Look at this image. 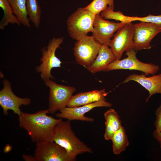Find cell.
<instances>
[{"mask_svg": "<svg viewBox=\"0 0 161 161\" xmlns=\"http://www.w3.org/2000/svg\"><path fill=\"white\" fill-rule=\"evenodd\" d=\"M105 130L104 137L106 140H111L116 131L122 126L119 115L113 109H110L104 113Z\"/></svg>", "mask_w": 161, "mask_h": 161, "instance_id": "obj_17", "label": "cell"}, {"mask_svg": "<svg viewBox=\"0 0 161 161\" xmlns=\"http://www.w3.org/2000/svg\"><path fill=\"white\" fill-rule=\"evenodd\" d=\"M22 158L24 160L26 161H37L34 156L23 154L22 155Z\"/></svg>", "mask_w": 161, "mask_h": 161, "instance_id": "obj_27", "label": "cell"}, {"mask_svg": "<svg viewBox=\"0 0 161 161\" xmlns=\"http://www.w3.org/2000/svg\"><path fill=\"white\" fill-rule=\"evenodd\" d=\"M133 49L136 51L149 49L152 39L161 32V25L140 22L134 24Z\"/></svg>", "mask_w": 161, "mask_h": 161, "instance_id": "obj_10", "label": "cell"}, {"mask_svg": "<svg viewBox=\"0 0 161 161\" xmlns=\"http://www.w3.org/2000/svg\"><path fill=\"white\" fill-rule=\"evenodd\" d=\"M29 18L36 28L40 26L41 10L38 0H26Z\"/></svg>", "mask_w": 161, "mask_h": 161, "instance_id": "obj_21", "label": "cell"}, {"mask_svg": "<svg viewBox=\"0 0 161 161\" xmlns=\"http://www.w3.org/2000/svg\"><path fill=\"white\" fill-rule=\"evenodd\" d=\"M114 0H93L88 5L84 8L94 14L100 15L103 11L109 7L114 8Z\"/></svg>", "mask_w": 161, "mask_h": 161, "instance_id": "obj_22", "label": "cell"}, {"mask_svg": "<svg viewBox=\"0 0 161 161\" xmlns=\"http://www.w3.org/2000/svg\"><path fill=\"white\" fill-rule=\"evenodd\" d=\"M64 40L62 37H53L47 47H44L41 49L42 57L40 61L41 63L36 67V69L37 72L40 73L41 78L44 81L53 78L51 72L52 68L61 66L62 62L55 55V52Z\"/></svg>", "mask_w": 161, "mask_h": 161, "instance_id": "obj_4", "label": "cell"}, {"mask_svg": "<svg viewBox=\"0 0 161 161\" xmlns=\"http://www.w3.org/2000/svg\"><path fill=\"white\" fill-rule=\"evenodd\" d=\"M101 45L92 36L87 35L77 40L73 51L78 64L85 67L91 64L97 56Z\"/></svg>", "mask_w": 161, "mask_h": 161, "instance_id": "obj_6", "label": "cell"}, {"mask_svg": "<svg viewBox=\"0 0 161 161\" xmlns=\"http://www.w3.org/2000/svg\"><path fill=\"white\" fill-rule=\"evenodd\" d=\"M114 154L119 155L125 150L129 143L125 129L122 126L116 131L111 140Z\"/></svg>", "mask_w": 161, "mask_h": 161, "instance_id": "obj_19", "label": "cell"}, {"mask_svg": "<svg viewBox=\"0 0 161 161\" xmlns=\"http://www.w3.org/2000/svg\"><path fill=\"white\" fill-rule=\"evenodd\" d=\"M11 146L8 144L5 146L4 149V151L5 153H8L11 150Z\"/></svg>", "mask_w": 161, "mask_h": 161, "instance_id": "obj_29", "label": "cell"}, {"mask_svg": "<svg viewBox=\"0 0 161 161\" xmlns=\"http://www.w3.org/2000/svg\"><path fill=\"white\" fill-rule=\"evenodd\" d=\"M52 141L64 148L73 161L76 160L77 156L80 154L93 153L91 148L76 136L68 120H62L55 126Z\"/></svg>", "mask_w": 161, "mask_h": 161, "instance_id": "obj_2", "label": "cell"}, {"mask_svg": "<svg viewBox=\"0 0 161 161\" xmlns=\"http://www.w3.org/2000/svg\"><path fill=\"white\" fill-rule=\"evenodd\" d=\"M19 22L25 26L30 27V21L27 10L26 0H8Z\"/></svg>", "mask_w": 161, "mask_h": 161, "instance_id": "obj_18", "label": "cell"}, {"mask_svg": "<svg viewBox=\"0 0 161 161\" xmlns=\"http://www.w3.org/2000/svg\"><path fill=\"white\" fill-rule=\"evenodd\" d=\"M108 93L104 89L80 92L72 95L67 107H78L100 100H106V97Z\"/></svg>", "mask_w": 161, "mask_h": 161, "instance_id": "obj_15", "label": "cell"}, {"mask_svg": "<svg viewBox=\"0 0 161 161\" xmlns=\"http://www.w3.org/2000/svg\"><path fill=\"white\" fill-rule=\"evenodd\" d=\"M3 87L0 91V105L3 114L7 115L8 111L11 110L18 116L22 112L20 106L30 105L31 100L28 98H21L16 95L12 91L10 83L7 80H3Z\"/></svg>", "mask_w": 161, "mask_h": 161, "instance_id": "obj_11", "label": "cell"}, {"mask_svg": "<svg viewBox=\"0 0 161 161\" xmlns=\"http://www.w3.org/2000/svg\"><path fill=\"white\" fill-rule=\"evenodd\" d=\"M96 15L84 8H79L68 18L67 30L70 37L76 40L94 31Z\"/></svg>", "mask_w": 161, "mask_h": 161, "instance_id": "obj_3", "label": "cell"}, {"mask_svg": "<svg viewBox=\"0 0 161 161\" xmlns=\"http://www.w3.org/2000/svg\"><path fill=\"white\" fill-rule=\"evenodd\" d=\"M48 109L34 113L22 112L18 119L19 126L29 134L32 142L52 141L55 127L62 119L48 115Z\"/></svg>", "mask_w": 161, "mask_h": 161, "instance_id": "obj_1", "label": "cell"}, {"mask_svg": "<svg viewBox=\"0 0 161 161\" xmlns=\"http://www.w3.org/2000/svg\"><path fill=\"white\" fill-rule=\"evenodd\" d=\"M127 23L115 22L105 20L100 15L95 16L92 36L101 44L109 47L114 33Z\"/></svg>", "mask_w": 161, "mask_h": 161, "instance_id": "obj_12", "label": "cell"}, {"mask_svg": "<svg viewBox=\"0 0 161 161\" xmlns=\"http://www.w3.org/2000/svg\"><path fill=\"white\" fill-rule=\"evenodd\" d=\"M154 123L156 130L157 131H161V116L156 117Z\"/></svg>", "mask_w": 161, "mask_h": 161, "instance_id": "obj_25", "label": "cell"}, {"mask_svg": "<svg viewBox=\"0 0 161 161\" xmlns=\"http://www.w3.org/2000/svg\"><path fill=\"white\" fill-rule=\"evenodd\" d=\"M34 156L37 161H73L66 150L53 141L36 143Z\"/></svg>", "mask_w": 161, "mask_h": 161, "instance_id": "obj_8", "label": "cell"}, {"mask_svg": "<svg viewBox=\"0 0 161 161\" xmlns=\"http://www.w3.org/2000/svg\"><path fill=\"white\" fill-rule=\"evenodd\" d=\"M152 134L154 138L159 143L161 148V131H157L155 130L153 131Z\"/></svg>", "mask_w": 161, "mask_h": 161, "instance_id": "obj_26", "label": "cell"}, {"mask_svg": "<svg viewBox=\"0 0 161 161\" xmlns=\"http://www.w3.org/2000/svg\"><path fill=\"white\" fill-rule=\"evenodd\" d=\"M114 9L109 7L102 11L100 16L104 19H113L123 22L124 15L120 11H114Z\"/></svg>", "mask_w": 161, "mask_h": 161, "instance_id": "obj_24", "label": "cell"}, {"mask_svg": "<svg viewBox=\"0 0 161 161\" xmlns=\"http://www.w3.org/2000/svg\"><path fill=\"white\" fill-rule=\"evenodd\" d=\"M155 114L156 117L161 116V104L157 109Z\"/></svg>", "mask_w": 161, "mask_h": 161, "instance_id": "obj_28", "label": "cell"}, {"mask_svg": "<svg viewBox=\"0 0 161 161\" xmlns=\"http://www.w3.org/2000/svg\"><path fill=\"white\" fill-rule=\"evenodd\" d=\"M44 81L49 89V114H53L67 106L76 91L73 87L58 84L50 79Z\"/></svg>", "mask_w": 161, "mask_h": 161, "instance_id": "obj_5", "label": "cell"}, {"mask_svg": "<svg viewBox=\"0 0 161 161\" xmlns=\"http://www.w3.org/2000/svg\"><path fill=\"white\" fill-rule=\"evenodd\" d=\"M112 104L106 100H102L82 106L69 107H66L55 114L56 117L65 119L69 121L78 120L93 122L94 119L85 116V114L93 109L98 107H110Z\"/></svg>", "mask_w": 161, "mask_h": 161, "instance_id": "obj_13", "label": "cell"}, {"mask_svg": "<svg viewBox=\"0 0 161 161\" xmlns=\"http://www.w3.org/2000/svg\"><path fill=\"white\" fill-rule=\"evenodd\" d=\"M101 44L98 53L94 62L90 65L85 67L92 74L106 71L109 64L116 60L110 48Z\"/></svg>", "mask_w": 161, "mask_h": 161, "instance_id": "obj_16", "label": "cell"}, {"mask_svg": "<svg viewBox=\"0 0 161 161\" xmlns=\"http://www.w3.org/2000/svg\"><path fill=\"white\" fill-rule=\"evenodd\" d=\"M0 7L2 9L3 16L0 22V29L4 30L9 24H21L14 14L8 0H0Z\"/></svg>", "mask_w": 161, "mask_h": 161, "instance_id": "obj_20", "label": "cell"}, {"mask_svg": "<svg viewBox=\"0 0 161 161\" xmlns=\"http://www.w3.org/2000/svg\"><path fill=\"white\" fill-rule=\"evenodd\" d=\"M126 52V58L115 60L109 64L106 71L120 69L136 70L141 71L147 75H155L160 70V67L158 65L140 61L136 57V51L133 49Z\"/></svg>", "mask_w": 161, "mask_h": 161, "instance_id": "obj_7", "label": "cell"}, {"mask_svg": "<svg viewBox=\"0 0 161 161\" xmlns=\"http://www.w3.org/2000/svg\"><path fill=\"white\" fill-rule=\"evenodd\" d=\"M125 21L127 23L134 21L151 23L159 25H161V15L155 16L149 14L145 17L130 16H125Z\"/></svg>", "mask_w": 161, "mask_h": 161, "instance_id": "obj_23", "label": "cell"}, {"mask_svg": "<svg viewBox=\"0 0 161 161\" xmlns=\"http://www.w3.org/2000/svg\"><path fill=\"white\" fill-rule=\"evenodd\" d=\"M131 80L137 82L148 91L149 95L145 100L146 102L154 94H161V73L150 77H147L143 73L140 75L133 74L127 77L121 83Z\"/></svg>", "mask_w": 161, "mask_h": 161, "instance_id": "obj_14", "label": "cell"}, {"mask_svg": "<svg viewBox=\"0 0 161 161\" xmlns=\"http://www.w3.org/2000/svg\"><path fill=\"white\" fill-rule=\"evenodd\" d=\"M134 25L131 22L119 29L111 40L109 47L116 60L121 59L124 52L133 49Z\"/></svg>", "mask_w": 161, "mask_h": 161, "instance_id": "obj_9", "label": "cell"}]
</instances>
